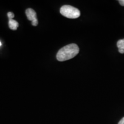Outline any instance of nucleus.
Returning <instances> with one entry per match:
<instances>
[{"instance_id":"6e6552de","label":"nucleus","mask_w":124,"mask_h":124,"mask_svg":"<svg viewBox=\"0 0 124 124\" xmlns=\"http://www.w3.org/2000/svg\"><path fill=\"white\" fill-rule=\"evenodd\" d=\"M118 124H124V117L122 118L121 120L120 121H119Z\"/></svg>"},{"instance_id":"423d86ee","label":"nucleus","mask_w":124,"mask_h":124,"mask_svg":"<svg viewBox=\"0 0 124 124\" xmlns=\"http://www.w3.org/2000/svg\"><path fill=\"white\" fill-rule=\"evenodd\" d=\"M8 17L9 18V20H12L13 19V18L15 17V15H14V13H12V12H8Z\"/></svg>"},{"instance_id":"1a4fd4ad","label":"nucleus","mask_w":124,"mask_h":124,"mask_svg":"<svg viewBox=\"0 0 124 124\" xmlns=\"http://www.w3.org/2000/svg\"><path fill=\"white\" fill-rule=\"evenodd\" d=\"M119 2H120L121 5L124 7V0H120V1H119Z\"/></svg>"},{"instance_id":"0eeeda50","label":"nucleus","mask_w":124,"mask_h":124,"mask_svg":"<svg viewBox=\"0 0 124 124\" xmlns=\"http://www.w3.org/2000/svg\"><path fill=\"white\" fill-rule=\"evenodd\" d=\"M32 25L35 26V27L37 26L38 24V20H35V21H32Z\"/></svg>"},{"instance_id":"9d476101","label":"nucleus","mask_w":124,"mask_h":124,"mask_svg":"<svg viewBox=\"0 0 124 124\" xmlns=\"http://www.w3.org/2000/svg\"><path fill=\"white\" fill-rule=\"evenodd\" d=\"M1 46V41H0V46Z\"/></svg>"},{"instance_id":"7ed1b4c3","label":"nucleus","mask_w":124,"mask_h":124,"mask_svg":"<svg viewBox=\"0 0 124 124\" xmlns=\"http://www.w3.org/2000/svg\"><path fill=\"white\" fill-rule=\"evenodd\" d=\"M25 14L27 15V18L29 21H33L35 20H38L37 19V16H36V13L33 9L29 8L27 9L25 11Z\"/></svg>"},{"instance_id":"20e7f679","label":"nucleus","mask_w":124,"mask_h":124,"mask_svg":"<svg viewBox=\"0 0 124 124\" xmlns=\"http://www.w3.org/2000/svg\"><path fill=\"white\" fill-rule=\"evenodd\" d=\"M18 27V23L15 20H9V27L12 30H16Z\"/></svg>"},{"instance_id":"39448f33","label":"nucleus","mask_w":124,"mask_h":124,"mask_svg":"<svg viewBox=\"0 0 124 124\" xmlns=\"http://www.w3.org/2000/svg\"><path fill=\"white\" fill-rule=\"evenodd\" d=\"M117 46L118 48V51L121 54H124V39L117 41Z\"/></svg>"},{"instance_id":"f257e3e1","label":"nucleus","mask_w":124,"mask_h":124,"mask_svg":"<svg viewBox=\"0 0 124 124\" xmlns=\"http://www.w3.org/2000/svg\"><path fill=\"white\" fill-rule=\"evenodd\" d=\"M79 52L78 46L75 44H70L62 48L56 55L57 60L60 62L66 61L72 59Z\"/></svg>"},{"instance_id":"f03ea898","label":"nucleus","mask_w":124,"mask_h":124,"mask_svg":"<svg viewBox=\"0 0 124 124\" xmlns=\"http://www.w3.org/2000/svg\"><path fill=\"white\" fill-rule=\"evenodd\" d=\"M60 12L63 16L69 18H77L80 15L79 9L70 5L63 6L60 8Z\"/></svg>"}]
</instances>
